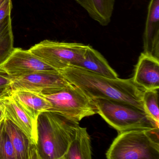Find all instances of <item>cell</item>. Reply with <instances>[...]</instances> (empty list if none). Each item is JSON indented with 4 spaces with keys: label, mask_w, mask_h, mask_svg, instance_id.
<instances>
[{
    "label": "cell",
    "mask_w": 159,
    "mask_h": 159,
    "mask_svg": "<svg viewBox=\"0 0 159 159\" xmlns=\"http://www.w3.org/2000/svg\"><path fill=\"white\" fill-rule=\"evenodd\" d=\"M12 3L11 0H6L0 7V23L7 16L11 15Z\"/></svg>",
    "instance_id": "44dd1931"
},
{
    "label": "cell",
    "mask_w": 159,
    "mask_h": 159,
    "mask_svg": "<svg viewBox=\"0 0 159 159\" xmlns=\"http://www.w3.org/2000/svg\"><path fill=\"white\" fill-rule=\"evenodd\" d=\"M89 16L103 26L110 23L115 0H75Z\"/></svg>",
    "instance_id": "9a60e30c"
},
{
    "label": "cell",
    "mask_w": 159,
    "mask_h": 159,
    "mask_svg": "<svg viewBox=\"0 0 159 159\" xmlns=\"http://www.w3.org/2000/svg\"><path fill=\"white\" fill-rule=\"evenodd\" d=\"M143 43V52L159 60V0L149 4Z\"/></svg>",
    "instance_id": "8fae6325"
},
{
    "label": "cell",
    "mask_w": 159,
    "mask_h": 159,
    "mask_svg": "<svg viewBox=\"0 0 159 159\" xmlns=\"http://www.w3.org/2000/svg\"><path fill=\"white\" fill-rule=\"evenodd\" d=\"M132 80L145 90L159 89V59L141 53L135 67Z\"/></svg>",
    "instance_id": "30bf717a"
},
{
    "label": "cell",
    "mask_w": 159,
    "mask_h": 159,
    "mask_svg": "<svg viewBox=\"0 0 159 159\" xmlns=\"http://www.w3.org/2000/svg\"><path fill=\"white\" fill-rule=\"evenodd\" d=\"M5 130L12 143L17 159H40L35 145L14 124L5 118Z\"/></svg>",
    "instance_id": "7c38bea8"
},
{
    "label": "cell",
    "mask_w": 159,
    "mask_h": 159,
    "mask_svg": "<svg viewBox=\"0 0 159 159\" xmlns=\"http://www.w3.org/2000/svg\"><path fill=\"white\" fill-rule=\"evenodd\" d=\"M17 159L16 152L5 130L0 140V159Z\"/></svg>",
    "instance_id": "d6986e66"
},
{
    "label": "cell",
    "mask_w": 159,
    "mask_h": 159,
    "mask_svg": "<svg viewBox=\"0 0 159 159\" xmlns=\"http://www.w3.org/2000/svg\"><path fill=\"white\" fill-rule=\"evenodd\" d=\"M12 78L0 72V99L11 95Z\"/></svg>",
    "instance_id": "ffe728a7"
},
{
    "label": "cell",
    "mask_w": 159,
    "mask_h": 159,
    "mask_svg": "<svg viewBox=\"0 0 159 159\" xmlns=\"http://www.w3.org/2000/svg\"><path fill=\"white\" fill-rule=\"evenodd\" d=\"M159 89L145 90L142 102L145 111L159 125Z\"/></svg>",
    "instance_id": "ac0fdd59"
},
{
    "label": "cell",
    "mask_w": 159,
    "mask_h": 159,
    "mask_svg": "<svg viewBox=\"0 0 159 159\" xmlns=\"http://www.w3.org/2000/svg\"><path fill=\"white\" fill-rule=\"evenodd\" d=\"M59 72L92 100L105 99L124 102L145 111L142 102L145 90L135 84L132 78L113 79L75 66L68 67Z\"/></svg>",
    "instance_id": "6da1fadb"
},
{
    "label": "cell",
    "mask_w": 159,
    "mask_h": 159,
    "mask_svg": "<svg viewBox=\"0 0 159 159\" xmlns=\"http://www.w3.org/2000/svg\"><path fill=\"white\" fill-rule=\"evenodd\" d=\"M159 127L119 133L107 151L108 159H159Z\"/></svg>",
    "instance_id": "3957f363"
},
{
    "label": "cell",
    "mask_w": 159,
    "mask_h": 159,
    "mask_svg": "<svg viewBox=\"0 0 159 159\" xmlns=\"http://www.w3.org/2000/svg\"><path fill=\"white\" fill-rule=\"evenodd\" d=\"M1 100L4 107L5 118L19 128L32 143L37 145V121L27 113L12 95Z\"/></svg>",
    "instance_id": "9c48e42d"
},
{
    "label": "cell",
    "mask_w": 159,
    "mask_h": 159,
    "mask_svg": "<svg viewBox=\"0 0 159 159\" xmlns=\"http://www.w3.org/2000/svg\"><path fill=\"white\" fill-rule=\"evenodd\" d=\"M14 48L11 15L0 23V65L10 56Z\"/></svg>",
    "instance_id": "e0dca14e"
},
{
    "label": "cell",
    "mask_w": 159,
    "mask_h": 159,
    "mask_svg": "<svg viewBox=\"0 0 159 159\" xmlns=\"http://www.w3.org/2000/svg\"><path fill=\"white\" fill-rule=\"evenodd\" d=\"M93 101L97 113L118 133L159 127L146 111L130 104L105 99Z\"/></svg>",
    "instance_id": "277c9868"
},
{
    "label": "cell",
    "mask_w": 159,
    "mask_h": 159,
    "mask_svg": "<svg viewBox=\"0 0 159 159\" xmlns=\"http://www.w3.org/2000/svg\"><path fill=\"white\" fill-rule=\"evenodd\" d=\"M75 66L109 78H118L116 71L102 55L92 46L87 45L83 58Z\"/></svg>",
    "instance_id": "5bb4252c"
},
{
    "label": "cell",
    "mask_w": 159,
    "mask_h": 159,
    "mask_svg": "<svg viewBox=\"0 0 159 159\" xmlns=\"http://www.w3.org/2000/svg\"><path fill=\"white\" fill-rule=\"evenodd\" d=\"M70 84L59 71L37 72L12 78V89L47 94L64 90Z\"/></svg>",
    "instance_id": "52a82bcc"
},
{
    "label": "cell",
    "mask_w": 159,
    "mask_h": 159,
    "mask_svg": "<svg viewBox=\"0 0 159 159\" xmlns=\"http://www.w3.org/2000/svg\"><path fill=\"white\" fill-rule=\"evenodd\" d=\"M5 1H6V0H0V7L3 4V2H4Z\"/></svg>",
    "instance_id": "cb8c5ba5"
},
{
    "label": "cell",
    "mask_w": 159,
    "mask_h": 159,
    "mask_svg": "<svg viewBox=\"0 0 159 159\" xmlns=\"http://www.w3.org/2000/svg\"><path fill=\"white\" fill-rule=\"evenodd\" d=\"M87 45L78 43L60 42L45 40L29 49L32 53L59 71L76 66L83 58Z\"/></svg>",
    "instance_id": "8992f818"
},
{
    "label": "cell",
    "mask_w": 159,
    "mask_h": 159,
    "mask_svg": "<svg viewBox=\"0 0 159 159\" xmlns=\"http://www.w3.org/2000/svg\"><path fill=\"white\" fill-rule=\"evenodd\" d=\"M79 126V122L52 111L40 113L37 120L40 159H63Z\"/></svg>",
    "instance_id": "7a4b0ae2"
},
{
    "label": "cell",
    "mask_w": 159,
    "mask_h": 159,
    "mask_svg": "<svg viewBox=\"0 0 159 159\" xmlns=\"http://www.w3.org/2000/svg\"><path fill=\"white\" fill-rule=\"evenodd\" d=\"M40 94L52 105L49 111L60 114L71 120L80 122L84 118L97 113L93 100L70 83L65 89L59 92Z\"/></svg>",
    "instance_id": "5b68a950"
},
{
    "label": "cell",
    "mask_w": 159,
    "mask_h": 159,
    "mask_svg": "<svg viewBox=\"0 0 159 159\" xmlns=\"http://www.w3.org/2000/svg\"><path fill=\"white\" fill-rule=\"evenodd\" d=\"M4 117H5V113H4V107H3L2 100L0 99V120H2Z\"/></svg>",
    "instance_id": "603a6c76"
},
{
    "label": "cell",
    "mask_w": 159,
    "mask_h": 159,
    "mask_svg": "<svg viewBox=\"0 0 159 159\" xmlns=\"http://www.w3.org/2000/svg\"><path fill=\"white\" fill-rule=\"evenodd\" d=\"M57 71L29 50L14 48L10 56L0 65V72L11 78L41 72Z\"/></svg>",
    "instance_id": "ba28073f"
},
{
    "label": "cell",
    "mask_w": 159,
    "mask_h": 159,
    "mask_svg": "<svg viewBox=\"0 0 159 159\" xmlns=\"http://www.w3.org/2000/svg\"><path fill=\"white\" fill-rule=\"evenodd\" d=\"M92 148L90 135L85 127L79 126L63 159H91Z\"/></svg>",
    "instance_id": "2e32d148"
},
{
    "label": "cell",
    "mask_w": 159,
    "mask_h": 159,
    "mask_svg": "<svg viewBox=\"0 0 159 159\" xmlns=\"http://www.w3.org/2000/svg\"><path fill=\"white\" fill-rule=\"evenodd\" d=\"M11 95L27 113L37 121L40 113L52 107L50 102L40 94L25 90H16Z\"/></svg>",
    "instance_id": "4fadbf2b"
},
{
    "label": "cell",
    "mask_w": 159,
    "mask_h": 159,
    "mask_svg": "<svg viewBox=\"0 0 159 159\" xmlns=\"http://www.w3.org/2000/svg\"><path fill=\"white\" fill-rule=\"evenodd\" d=\"M5 117H4L2 120H0V140L1 139L2 135L5 130Z\"/></svg>",
    "instance_id": "7402d4cb"
}]
</instances>
